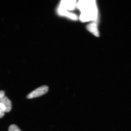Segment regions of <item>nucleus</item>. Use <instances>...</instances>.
I'll list each match as a JSON object with an SVG mask.
<instances>
[{
  "mask_svg": "<svg viewBox=\"0 0 131 131\" xmlns=\"http://www.w3.org/2000/svg\"><path fill=\"white\" fill-rule=\"evenodd\" d=\"M77 6L81 12L80 19L82 22L96 20L98 11L95 1H79Z\"/></svg>",
  "mask_w": 131,
  "mask_h": 131,
  "instance_id": "1",
  "label": "nucleus"
},
{
  "mask_svg": "<svg viewBox=\"0 0 131 131\" xmlns=\"http://www.w3.org/2000/svg\"><path fill=\"white\" fill-rule=\"evenodd\" d=\"M48 90L49 88L47 86L44 85L38 88L28 94L27 95V98L28 99H31L39 97L46 93L48 92Z\"/></svg>",
  "mask_w": 131,
  "mask_h": 131,
  "instance_id": "2",
  "label": "nucleus"
},
{
  "mask_svg": "<svg viewBox=\"0 0 131 131\" xmlns=\"http://www.w3.org/2000/svg\"><path fill=\"white\" fill-rule=\"evenodd\" d=\"M75 1H62L60 3L59 7L67 11L73 10L77 5V3Z\"/></svg>",
  "mask_w": 131,
  "mask_h": 131,
  "instance_id": "3",
  "label": "nucleus"
},
{
  "mask_svg": "<svg viewBox=\"0 0 131 131\" xmlns=\"http://www.w3.org/2000/svg\"><path fill=\"white\" fill-rule=\"evenodd\" d=\"M58 12L59 14L67 17V18L73 20H77L78 19L77 16L75 14L72 13H70L67 10L62 8L59 7L58 9Z\"/></svg>",
  "mask_w": 131,
  "mask_h": 131,
  "instance_id": "4",
  "label": "nucleus"
},
{
  "mask_svg": "<svg viewBox=\"0 0 131 131\" xmlns=\"http://www.w3.org/2000/svg\"><path fill=\"white\" fill-rule=\"evenodd\" d=\"M0 103L2 104L5 107L6 112H8L11 111L12 108V102L7 96L5 95L1 98Z\"/></svg>",
  "mask_w": 131,
  "mask_h": 131,
  "instance_id": "5",
  "label": "nucleus"
},
{
  "mask_svg": "<svg viewBox=\"0 0 131 131\" xmlns=\"http://www.w3.org/2000/svg\"><path fill=\"white\" fill-rule=\"evenodd\" d=\"M88 30L96 37L99 36V31L98 30L97 24L95 22H92L88 25L87 26Z\"/></svg>",
  "mask_w": 131,
  "mask_h": 131,
  "instance_id": "6",
  "label": "nucleus"
},
{
  "mask_svg": "<svg viewBox=\"0 0 131 131\" xmlns=\"http://www.w3.org/2000/svg\"><path fill=\"white\" fill-rule=\"evenodd\" d=\"M8 131H21L16 125H12L9 126Z\"/></svg>",
  "mask_w": 131,
  "mask_h": 131,
  "instance_id": "7",
  "label": "nucleus"
},
{
  "mask_svg": "<svg viewBox=\"0 0 131 131\" xmlns=\"http://www.w3.org/2000/svg\"><path fill=\"white\" fill-rule=\"evenodd\" d=\"M6 112L5 107L2 104L0 103V118H2Z\"/></svg>",
  "mask_w": 131,
  "mask_h": 131,
  "instance_id": "8",
  "label": "nucleus"
},
{
  "mask_svg": "<svg viewBox=\"0 0 131 131\" xmlns=\"http://www.w3.org/2000/svg\"><path fill=\"white\" fill-rule=\"evenodd\" d=\"M5 92L3 91H0V99L5 96Z\"/></svg>",
  "mask_w": 131,
  "mask_h": 131,
  "instance_id": "9",
  "label": "nucleus"
}]
</instances>
